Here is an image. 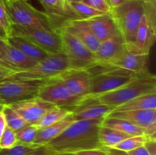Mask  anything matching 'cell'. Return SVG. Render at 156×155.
<instances>
[{
	"label": "cell",
	"mask_w": 156,
	"mask_h": 155,
	"mask_svg": "<svg viewBox=\"0 0 156 155\" xmlns=\"http://www.w3.org/2000/svg\"><path fill=\"white\" fill-rule=\"evenodd\" d=\"M51 21L55 30H59L65 27L69 21L79 19L69 3L65 0H39Z\"/></svg>",
	"instance_id": "obj_14"
},
{
	"label": "cell",
	"mask_w": 156,
	"mask_h": 155,
	"mask_svg": "<svg viewBox=\"0 0 156 155\" xmlns=\"http://www.w3.org/2000/svg\"><path fill=\"white\" fill-rule=\"evenodd\" d=\"M128 153H129V155H150L149 152L146 150V149L145 148L144 146L137 147V148L134 149V150H130Z\"/></svg>",
	"instance_id": "obj_41"
},
{
	"label": "cell",
	"mask_w": 156,
	"mask_h": 155,
	"mask_svg": "<svg viewBox=\"0 0 156 155\" xmlns=\"http://www.w3.org/2000/svg\"><path fill=\"white\" fill-rule=\"evenodd\" d=\"M108 116L126 120L144 129L152 120L156 119V109L112 111Z\"/></svg>",
	"instance_id": "obj_22"
},
{
	"label": "cell",
	"mask_w": 156,
	"mask_h": 155,
	"mask_svg": "<svg viewBox=\"0 0 156 155\" xmlns=\"http://www.w3.org/2000/svg\"><path fill=\"white\" fill-rule=\"evenodd\" d=\"M0 105H1V104H0Z\"/></svg>",
	"instance_id": "obj_54"
},
{
	"label": "cell",
	"mask_w": 156,
	"mask_h": 155,
	"mask_svg": "<svg viewBox=\"0 0 156 155\" xmlns=\"http://www.w3.org/2000/svg\"><path fill=\"white\" fill-rule=\"evenodd\" d=\"M146 4L142 0H123L111 9V15L127 47L135 42L137 28L146 12Z\"/></svg>",
	"instance_id": "obj_4"
},
{
	"label": "cell",
	"mask_w": 156,
	"mask_h": 155,
	"mask_svg": "<svg viewBox=\"0 0 156 155\" xmlns=\"http://www.w3.org/2000/svg\"><path fill=\"white\" fill-rule=\"evenodd\" d=\"M68 68V60L64 53L51 54L28 69L12 73L7 80L47 81Z\"/></svg>",
	"instance_id": "obj_6"
},
{
	"label": "cell",
	"mask_w": 156,
	"mask_h": 155,
	"mask_svg": "<svg viewBox=\"0 0 156 155\" xmlns=\"http://www.w3.org/2000/svg\"><path fill=\"white\" fill-rule=\"evenodd\" d=\"M12 24L54 30L44 12L32 6L27 0H2Z\"/></svg>",
	"instance_id": "obj_5"
},
{
	"label": "cell",
	"mask_w": 156,
	"mask_h": 155,
	"mask_svg": "<svg viewBox=\"0 0 156 155\" xmlns=\"http://www.w3.org/2000/svg\"><path fill=\"white\" fill-rule=\"evenodd\" d=\"M56 155H75L74 153H57Z\"/></svg>",
	"instance_id": "obj_46"
},
{
	"label": "cell",
	"mask_w": 156,
	"mask_h": 155,
	"mask_svg": "<svg viewBox=\"0 0 156 155\" xmlns=\"http://www.w3.org/2000/svg\"><path fill=\"white\" fill-rule=\"evenodd\" d=\"M129 137H130V135L102 125L99 129V142L102 147H114Z\"/></svg>",
	"instance_id": "obj_26"
},
{
	"label": "cell",
	"mask_w": 156,
	"mask_h": 155,
	"mask_svg": "<svg viewBox=\"0 0 156 155\" xmlns=\"http://www.w3.org/2000/svg\"><path fill=\"white\" fill-rule=\"evenodd\" d=\"M126 50V46L121 34L115 35L100 43L94 53V63L110 64L118 59Z\"/></svg>",
	"instance_id": "obj_17"
},
{
	"label": "cell",
	"mask_w": 156,
	"mask_h": 155,
	"mask_svg": "<svg viewBox=\"0 0 156 155\" xmlns=\"http://www.w3.org/2000/svg\"><path fill=\"white\" fill-rule=\"evenodd\" d=\"M56 153H57L56 152L53 151L46 145H44L40 147L36 151L30 153V155H56Z\"/></svg>",
	"instance_id": "obj_38"
},
{
	"label": "cell",
	"mask_w": 156,
	"mask_h": 155,
	"mask_svg": "<svg viewBox=\"0 0 156 155\" xmlns=\"http://www.w3.org/2000/svg\"><path fill=\"white\" fill-rule=\"evenodd\" d=\"M44 81L21 80L0 81V104L12 105L37 97Z\"/></svg>",
	"instance_id": "obj_10"
},
{
	"label": "cell",
	"mask_w": 156,
	"mask_h": 155,
	"mask_svg": "<svg viewBox=\"0 0 156 155\" xmlns=\"http://www.w3.org/2000/svg\"><path fill=\"white\" fill-rule=\"evenodd\" d=\"M123 1V0H109V2L111 8H114L116 7L117 5H118L119 4H120Z\"/></svg>",
	"instance_id": "obj_45"
},
{
	"label": "cell",
	"mask_w": 156,
	"mask_h": 155,
	"mask_svg": "<svg viewBox=\"0 0 156 155\" xmlns=\"http://www.w3.org/2000/svg\"><path fill=\"white\" fill-rule=\"evenodd\" d=\"M105 1H106V2H108V4H109V5H110V2H109V0H105Z\"/></svg>",
	"instance_id": "obj_52"
},
{
	"label": "cell",
	"mask_w": 156,
	"mask_h": 155,
	"mask_svg": "<svg viewBox=\"0 0 156 155\" xmlns=\"http://www.w3.org/2000/svg\"><path fill=\"white\" fill-rule=\"evenodd\" d=\"M2 106H3V105H0V110H2Z\"/></svg>",
	"instance_id": "obj_50"
},
{
	"label": "cell",
	"mask_w": 156,
	"mask_h": 155,
	"mask_svg": "<svg viewBox=\"0 0 156 155\" xmlns=\"http://www.w3.org/2000/svg\"><path fill=\"white\" fill-rule=\"evenodd\" d=\"M41 146L35 144H24L18 143L14 147L7 149H0V155H30Z\"/></svg>",
	"instance_id": "obj_31"
},
{
	"label": "cell",
	"mask_w": 156,
	"mask_h": 155,
	"mask_svg": "<svg viewBox=\"0 0 156 155\" xmlns=\"http://www.w3.org/2000/svg\"><path fill=\"white\" fill-rule=\"evenodd\" d=\"M87 70L91 75L88 96H97L109 92L144 74H138L123 68H110L101 63H94Z\"/></svg>",
	"instance_id": "obj_3"
},
{
	"label": "cell",
	"mask_w": 156,
	"mask_h": 155,
	"mask_svg": "<svg viewBox=\"0 0 156 155\" xmlns=\"http://www.w3.org/2000/svg\"><path fill=\"white\" fill-rule=\"evenodd\" d=\"M82 0H74V2H82Z\"/></svg>",
	"instance_id": "obj_51"
},
{
	"label": "cell",
	"mask_w": 156,
	"mask_h": 155,
	"mask_svg": "<svg viewBox=\"0 0 156 155\" xmlns=\"http://www.w3.org/2000/svg\"><path fill=\"white\" fill-rule=\"evenodd\" d=\"M58 31L62 38V49L68 60L69 68L85 69L94 64V53L73 32L66 27H63Z\"/></svg>",
	"instance_id": "obj_8"
},
{
	"label": "cell",
	"mask_w": 156,
	"mask_h": 155,
	"mask_svg": "<svg viewBox=\"0 0 156 155\" xmlns=\"http://www.w3.org/2000/svg\"><path fill=\"white\" fill-rule=\"evenodd\" d=\"M75 121L76 119L73 116V112H71L58 122L39 129L36 138L34 141V144L38 146L46 145L52 140L60 135Z\"/></svg>",
	"instance_id": "obj_21"
},
{
	"label": "cell",
	"mask_w": 156,
	"mask_h": 155,
	"mask_svg": "<svg viewBox=\"0 0 156 155\" xmlns=\"http://www.w3.org/2000/svg\"><path fill=\"white\" fill-rule=\"evenodd\" d=\"M37 97L55 106L66 108L70 111L85 98L73 95L62 84L52 78L44 81L40 87Z\"/></svg>",
	"instance_id": "obj_11"
},
{
	"label": "cell",
	"mask_w": 156,
	"mask_h": 155,
	"mask_svg": "<svg viewBox=\"0 0 156 155\" xmlns=\"http://www.w3.org/2000/svg\"><path fill=\"white\" fill-rule=\"evenodd\" d=\"M101 123L102 120H76L46 146L56 153H76L102 148L98 138Z\"/></svg>",
	"instance_id": "obj_1"
},
{
	"label": "cell",
	"mask_w": 156,
	"mask_h": 155,
	"mask_svg": "<svg viewBox=\"0 0 156 155\" xmlns=\"http://www.w3.org/2000/svg\"><path fill=\"white\" fill-rule=\"evenodd\" d=\"M143 146L150 155H156V141L146 139Z\"/></svg>",
	"instance_id": "obj_39"
},
{
	"label": "cell",
	"mask_w": 156,
	"mask_h": 155,
	"mask_svg": "<svg viewBox=\"0 0 156 155\" xmlns=\"http://www.w3.org/2000/svg\"><path fill=\"white\" fill-rule=\"evenodd\" d=\"M8 38V35L6 33L5 30H4L2 25L0 24V39H5L6 40Z\"/></svg>",
	"instance_id": "obj_44"
},
{
	"label": "cell",
	"mask_w": 156,
	"mask_h": 155,
	"mask_svg": "<svg viewBox=\"0 0 156 155\" xmlns=\"http://www.w3.org/2000/svg\"><path fill=\"white\" fill-rule=\"evenodd\" d=\"M71 112H72L69 109H66V108L54 106L49 111H47L44 114V116L34 125H35L39 129H43V128L47 127V126L58 122Z\"/></svg>",
	"instance_id": "obj_27"
},
{
	"label": "cell",
	"mask_w": 156,
	"mask_h": 155,
	"mask_svg": "<svg viewBox=\"0 0 156 155\" xmlns=\"http://www.w3.org/2000/svg\"><path fill=\"white\" fill-rule=\"evenodd\" d=\"M7 40L13 46L21 50L24 54L36 62H40L51 55L22 36L11 35L7 38Z\"/></svg>",
	"instance_id": "obj_23"
},
{
	"label": "cell",
	"mask_w": 156,
	"mask_h": 155,
	"mask_svg": "<svg viewBox=\"0 0 156 155\" xmlns=\"http://www.w3.org/2000/svg\"><path fill=\"white\" fill-rule=\"evenodd\" d=\"M27 1H28V0H27Z\"/></svg>",
	"instance_id": "obj_53"
},
{
	"label": "cell",
	"mask_w": 156,
	"mask_h": 155,
	"mask_svg": "<svg viewBox=\"0 0 156 155\" xmlns=\"http://www.w3.org/2000/svg\"><path fill=\"white\" fill-rule=\"evenodd\" d=\"M113 110L111 106L87 96L71 109V112L76 120H103Z\"/></svg>",
	"instance_id": "obj_16"
},
{
	"label": "cell",
	"mask_w": 156,
	"mask_h": 155,
	"mask_svg": "<svg viewBox=\"0 0 156 155\" xmlns=\"http://www.w3.org/2000/svg\"><path fill=\"white\" fill-rule=\"evenodd\" d=\"M66 2H68V3H71V2H74V0H65Z\"/></svg>",
	"instance_id": "obj_48"
},
{
	"label": "cell",
	"mask_w": 156,
	"mask_h": 155,
	"mask_svg": "<svg viewBox=\"0 0 156 155\" xmlns=\"http://www.w3.org/2000/svg\"><path fill=\"white\" fill-rule=\"evenodd\" d=\"M156 109V93L143 94L117 106L113 111Z\"/></svg>",
	"instance_id": "obj_24"
},
{
	"label": "cell",
	"mask_w": 156,
	"mask_h": 155,
	"mask_svg": "<svg viewBox=\"0 0 156 155\" xmlns=\"http://www.w3.org/2000/svg\"><path fill=\"white\" fill-rule=\"evenodd\" d=\"M0 24L4 28V30H5L8 37H9L11 35V33H12V23L11 21L10 18H9V16L8 15L7 12H6L5 9L4 5H3L2 0H0Z\"/></svg>",
	"instance_id": "obj_34"
},
{
	"label": "cell",
	"mask_w": 156,
	"mask_h": 155,
	"mask_svg": "<svg viewBox=\"0 0 156 155\" xmlns=\"http://www.w3.org/2000/svg\"><path fill=\"white\" fill-rule=\"evenodd\" d=\"M86 21L100 43L120 33L111 13L102 14L87 19Z\"/></svg>",
	"instance_id": "obj_19"
},
{
	"label": "cell",
	"mask_w": 156,
	"mask_h": 155,
	"mask_svg": "<svg viewBox=\"0 0 156 155\" xmlns=\"http://www.w3.org/2000/svg\"><path fill=\"white\" fill-rule=\"evenodd\" d=\"M101 125L115 129L130 136L143 135V129L122 119L107 116L102 120Z\"/></svg>",
	"instance_id": "obj_25"
},
{
	"label": "cell",
	"mask_w": 156,
	"mask_h": 155,
	"mask_svg": "<svg viewBox=\"0 0 156 155\" xmlns=\"http://www.w3.org/2000/svg\"><path fill=\"white\" fill-rule=\"evenodd\" d=\"M146 138L143 135H136V136H130L129 138H126L121 142L117 144L115 146V148L120 149V150H124L126 152H129L130 150H134V149L143 146L145 141H146Z\"/></svg>",
	"instance_id": "obj_32"
},
{
	"label": "cell",
	"mask_w": 156,
	"mask_h": 155,
	"mask_svg": "<svg viewBox=\"0 0 156 155\" xmlns=\"http://www.w3.org/2000/svg\"><path fill=\"white\" fill-rule=\"evenodd\" d=\"M69 5L73 12L78 16L79 19L87 20L93 18V17L105 14L95 10L93 8H91V6L85 4L83 2H73Z\"/></svg>",
	"instance_id": "obj_29"
},
{
	"label": "cell",
	"mask_w": 156,
	"mask_h": 155,
	"mask_svg": "<svg viewBox=\"0 0 156 155\" xmlns=\"http://www.w3.org/2000/svg\"><path fill=\"white\" fill-rule=\"evenodd\" d=\"M11 35L25 38L49 54L63 53L62 38L57 30L12 24Z\"/></svg>",
	"instance_id": "obj_7"
},
{
	"label": "cell",
	"mask_w": 156,
	"mask_h": 155,
	"mask_svg": "<svg viewBox=\"0 0 156 155\" xmlns=\"http://www.w3.org/2000/svg\"><path fill=\"white\" fill-rule=\"evenodd\" d=\"M0 49L2 53L0 65L12 73L28 69L37 62L9 43L7 39H0Z\"/></svg>",
	"instance_id": "obj_13"
},
{
	"label": "cell",
	"mask_w": 156,
	"mask_h": 155,
	"mask_svg": "<svg viewBox=\"0 0 156 155\" xmlns=\"http://www.w3.org/2000/svg\"><path fill=\"white\" fill-rule=\"evenodd\" d=\"M2 111L5 117L7 127L10 128L15 132L30 125L24 120V119L21 115H19L15 109H12L9 105H3Z\"/></svg>",
	"instance_id": "obj_28"
},
{
	"label": "cell",
	"mask_w": 156,
	"mask_h": 155,
	"mask_svg": "<svg viewBox=\"0 0 156 155\" xmlns=\"http://www.w3.org/2000/svg\"><path fill=\"white\" fill-rule=\"evenodd\" d=\"M6 128H7V122H6L5 117L2 111L0 110V137L2 135Z\"/></svg>",
	"instance_id": "obj_43"
},
{
	"label": "cell",
	"mask_w": 156,
	"mask_h": 155,
	"mask_svg": "<svg viewBox=\"0 0 156 155\" xmlns=\"http://www.w3.org/2000/svg\"><path fill=\"white\" fill-rule=\"evenodd\" d=\"M12 74V71L6 69L5 68L2 67V65H0V81L7 80Z\"/></svg>",
	"instance_id": "obj_42"
},
{
	"label": "cell",
	"mask_w": 156,
	"mask_h": 155,
	"mask_svg": "<svg viewBox=\"0 0 156 155\" xmlns=\"http://www.w3.org/2000/svg\"><path fill=\"white\" fill-rule=\"evenodd\" d=\"M156 38V3H147L136 33L135 42L127 47L129 51L149 54Z\"/></svg>",
	"instance_id": "obj_9"
},
{
	"label": "cell",
	"mask_w": 156,
	"mask_h": 155,
	"mask_svg": "<svg viewBox=\"0 0 156 155\" xmlns=\"http://www.w3.org/2000/svg\"><path fill=\"white\" fill-rule=\"evenodd\" d=\"M82 2L102 13L107 14L111 12L112 8L105 0H82Z\"/></svg>",
	"instance_id": "obj_35"
},
{
	"label": "cell",
	"mask_w": 156,
	"mask_h": 155,
	"mask_svg": "<svg viewBox=\"0 0 156 155\" xmlns=\"http://www.w3.org/2000/svg\"><path fill=\"white\" fill-rule=\"evenodd\" d=\"M39 129L35 125L31 124L25 126L16 132V138L18 143L24 144H34L35 138L38 133Z\"/></svg>",
	"instance_id": "obj_30"
},
{
	"label": "cell",
	"mask_w": 156,
	"mask_h": 155,
	"mask_svg": "<svg viewBox=\"0 0 156 155\" xmlns=\"http://www.w3.org/2000/svg\"><path fill=\"white\" fill-rule=\"evenodd\" d=\"M146 3H156V0H142Z\"/></svg>",
	"instance_id": "obj_47"
},
{
	"label": "cell",
	"mask_w": 156,
	"mask_h": 155,
	"mask_svg": "<svg viewBox=\"0 0 156 155\" xmlns=\"http://www.w3.org/2000/svg\"><path fill=\"white\" fill-rule=\"evenodd\" d=\"M24 119L28 124H34L39 121L44 114L54 107V105L38 97L23 100L9 105Z\"/></svg>",
	"instance_id": "obj_15"
},
{
	"label": "cell",
	"mask_w": 156,
	"mask_h": 155,
	"mask_svg": "<svg viewBox=\"0 0 156 155\" xmlns=\"http://www.w3.org/2000/svg\"><path fill=\"white\" fill-rule=\"evenodd\" d=\"M104 148L106 150L108 155H129L128 152L115 148V147H104Z\"/></svg>",
	"instance_id": "obj_40"
},
{
	"label": "cell",
	"mask_w": 156,
	"mask_h": 155,
	"mask_svg": "<svg viewBox=\"0 0 156 155\" xmlns=\"http://www.w3.org/2000/svg\"><path fill=\"white\" fill-rule=\"evenodd\" d=\"M75 155H108L106 150L104 147L102 148L89 149V150H84L81 151L74 153Z\"/></svg>",
	"instance_id": "obj_37"
},
{
	"label": "cell",
	"mask_w": 156,
	"mask_h": 155,
	"mask_svg": "<svg viewBox=\"0 0 156 155\" xmlns=\"http://www.w3.org/2000/svg\"><path fill=\"white\" fill-rule=\"evenodd\" d=\"M143 135L146 138V139L155 140V141H156V119L152 120L143 129Z\"/></svg>",
	"instance_id": "obj_36"
},
{
	"label": "cell",
	"mask_w": 156,
	"mask_h": 155,
	"mask_svg": "<svg viewBox=\"0 0 156 155\" xmlns=\"http://www.w3.org/2000/svg\"><path fill=\"white\" fill-rule=\"evenodd\" d=\"M18 144L15 131L7 127L0 137V149H7Z\"/></svg>",
	"instance_id": "obj_33"
},
{
	"label": "cell",
	"mask_w": 156,
	"mask_h": 155,
	"mask_svg": "<svg viewBox=\"0 0 156 155\" xmlns=\"http://www.w3.org/2000/svg\"><path fill=\"white\" fill-rule=\"evenodd\" d=\"M2 50L1 49H0V60H1L2 59Z\"/></svg>",
	"instance_id": "obj_49"
},
{
	"label": "cell",
	"mask_w": 156,
	"mask_h": 155,
	"mask_svg": "<svg viewBox=\"0 0 156 155\" xmlns=\"http://www.w3.org/2000/svg\"><path fill=\"white\" fill-rule=\"evenodd\" d=\"M91 78L86 69L68 68L52 79L62 84L73 95L85 97L89 95Z\"/></svg>",
	"instance_id": "obj_12"
},
{
	"label": "cell",
	"mask_w": 156,
	"mask_h": 155,
	"mask_svg": "<svg viewBox=\"0 0 156 155\" xmlns=\"http://www.w3.org/2000/svg\"><path fill=\"white\" fill-rule=\"evenodd\" d=\"M152 93H156V77L155 74L148 71L117 89L100 95L89 97L114 109L134 97Z\"/></svg>",
	"instance_id": "obj_2"
},
{
	"label": "cell",
	"mask_w": 156,
	"mask_h": 155,
	"mask_svg": "<svg viewBox=\"0 0 156 155\" xmlns=\"http://www.w3.org/2000/svg\"><path fill=\"white\" fill-rule=\"evenodd\" d=\"M149 54L139 53L126 50L123 54L110 64L101 63L110 67V68H119L129 70L133 72L142 74L149 71L148 70V61Z\"/></svg>",
	"instance_id": "obj_18"
},
{
	"label": "cell",
	"mask_w": 156,
	"mask_h": 155,
	"mask_svg": "<svg viewBox=\"0 0 156 155\" xmlns=\"http://www.w3.org/2000/svg\"><path fill=\"white\" fill-rule=\"evenodd\" d=\"M65 27L73 32L91 52L94 53L98 48L100 42L93 33L86 20H72L67 23Z\"/></svg>",
	"instance_id": "obj_20"
}]
</instances>
